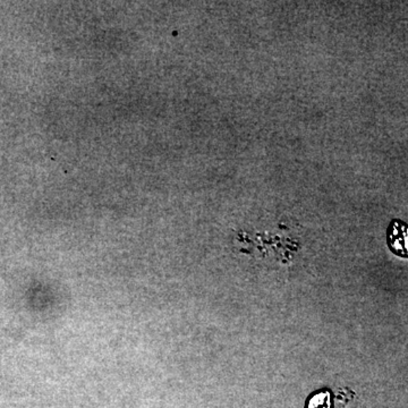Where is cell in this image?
Here are the masks:
<instances>
[{
    "label": "cell",
    "mask_w": 408,
    "mask_h": 408,
    "mask_svg": "<svg viewBox=\"0 0 408 408\" xmlns=\"http://www.w3.org/2000/svg\"><path fill=\"white\" fill-rule=\"evenodd\" d=\"M387 244L395 255L408 259V225L406 222L398 219L390 222L387 229Z\"/></svg>",
    "instance_id": "obj_1"
},
{
    "label": "cell",
    "mask_w": 408,
    "mask_h": 408,
    "mask_svg": "<svg viewBox=\"0 0 408 408\" xmlns=\"http://www.w3.org/2000/svg\"><path fill=\"white\" fill-rule=\"evenodd\" d=\"M330 394L326 390L315 394L307 404V408H330Z\"/></svg>",
    "instance_id": "obj_2"
}]
</instances>
